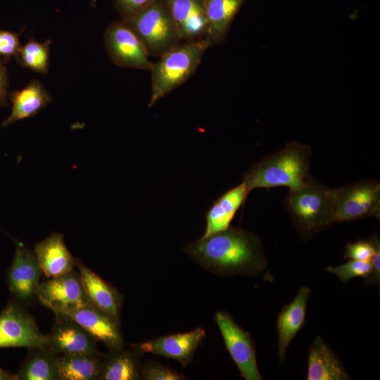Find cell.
Instances as JSON below:
<instances>
[{
    "label": "cell",
    "mask_w": 380,
    "mask_h": 380,
    "mask_svg": "<svg viewBox=\"0 0 380 380\" xmlns=\"http://www.w3.org/2000/svg\"><path fill=\"white\" fill-rule=\"evenodd\" d=\"M184 251L203 269L218 276L257 277L267 267L260 238L239 227L189 243Z\"/></svg>",
    "instance_id": "cell-1"
},
{
    "label": "cell",
    "mask_w": 380,
    "mask_h": 380,
    "mask_svg": "<svg viewBox=\"0 0 380 380\" xmlns=\"http://www.w3.org/2000/svg\"><path fill=\"white\" fill-rule=\"evenodd\" d=\"M310 146L296 141L255 163L243 175L248 192L257 188L277 186L294 189L303 186L310 176Z\"/></svg>",
    "instance_id": "cell-2"
},
{
    "label": "cell",
    "mask_w": 380,
    "mask_h": 380,
    "mask_svg": "<svg viewBox=\"0 0 380 380\" xmlns=\"http://www.w3.org/2000/svg\"><path fill=\"white\" fill-rule=\"evenodd\" d=\"M286 204L295 227L305 239L334 224V205L331 189L311 176L300 187L289 189Z\"/></svg>",
    "instance_id": "cell-3"
},
{
    "label": "cell",
    "mask_w": 380,
    "mask_h": 380,
    "mask_svg": "<svg viewBox=\"0 0 380 380\" xmlns=\"http://www.w3.org/2000/svg\"><path fill=\"white\" fill-rule=\"evenodd\" d=\"M209 48L205 39L184 42L153 63L151 68V108L170 91L185 83L196 72Z\"/></svg>",
    "instance_id": "cell-4"
},
{
    "label": "cell",
    "mask_w": 380,
    "mask_h": 380,
    "mask_svg": "<svg viewBox=\"0 0 380 380\" xmlns=\"http://www.w3.org/2000/svg\"><path fill=\"white\" fill-rule=\"evenodd\" d=\"M149 56L160 58L184 42L165 0H156L127 20Z\"/></svg>",
    "instance_id": "cell-5"
},
{
    "label": "cell",
    "mask_w": 380,
    "mask_h": 380,
    "mask_svg": "<svg viewBox=\"0 0 380 380\" xmlns=\"http://www.w3.org/2000/svg\"><path fill=\"white\" fill-rule=\"evenodd\" d=\"M334 205V224L372 216L379 219L380 183L367 179L331 189Z\"/></svg>",
    "instance_id": "cell-6"
},
{
    "label": "cell",
    "mask_w": 380,
    "mask_h": 380,
    "mask_svg": "<svg viewBox=\"0 0 380 380\" xmlns=\"http://www.w3.org/2000/svg\"><path fill=\"white\" fill-rule=\"evenodd\" d=\"M105 50L110 61L118 66L151 70L153 63L140 38L127 20L109 24L103 34Z\"/></svg>",
    "instance_id": "cell-7"
},
{
    "label": "cell",
    "mask_w": 380,
    "mask_h": 380,
    "mask_svg": "<svg viewBox=\"0 0 380 380\" xmlns=\"http://www.w3.org/2000/svg\"><path fill=\"white\" fill-rule=\"evenodd\" d=\"M48 334H43L34 318L15 298L0 313V348L46 347Z\"/></svg>",
    "instance_id": "cell-8"
},
{
    "label": "cell",
    "mask_w": 380,
    "mask_h": 380,
    "mask_svg": "<svg viewBox=\"0 0 380 380\" xmlns=\"http://www.w3.org/2000/svg\"><path fill=\"white\" fill-rule=\"evenodd\" d=\"M215 320L225 346L241 376L246 380H261L252 336L244 331L227 312L217 311Z\"/></svg>",
    "instance_id": "cell-9"
},
{
    "label": "cell",
    "mask_w": 380,
    "mask_h": 380,
    "mask_svg": "<svg viewBox=\"0 0 380 380\" xmlns=\"http://www.w3.org/2000/svg\"><path fill=\"white\" fill-rule=\"evenodd\" d=\"M42 270L34 252L18 242L7 273L10 292L20 303L29 304L37 297Z\"/></svg>",
    "instance_id": "cell-10"
},
{
    "label": "cell",
    "mask_w": 380,
    "mask_h": 380,
    "mask_svg": "<svg viewBox=\"0 0 380 380\" xmlns=\"http://www.w3.org/2000/svg\"><path fill=\"white\" fill-rule=\"evenodd\" d=\"M37 297L43 305L54 313L89 303L80 274L74 269L40 284Z\"/></svg>",
    "instance_id": "cell-11"
},
{
    "label": "cell",
    "mask_w": 380,
    "mask_h": 380,
    "mask_svg": "<svg viewBox=\"0 0 380 380\" xmlns=\"http://www.w3.org/2000/svg\"><path fill=\"white\" fill-rule=\"evenodd\" d=\"M65 315L85 329L96 341L103 343L108 349L124 348V338L120 319L88 303L79 308L65 309L55 312Z\"/></svg>",
    "instance_id": "cell-12"
},
{
    "label": "cell",
    "mask_w": 380,
    "mask_h": 380,
    "mask_svg": "<svg viewBox=\"0 0 380 380\" xmlns=\"http://www.w3.org/2000/svg\"><path fill=\"white\" fill-rule=\"evenodd\" d=\"M55 322L48 334L47 348L57 355L72 353L98 354L96 339L69 317L55 314Z\"/></svg>",
    "instance_id": "cell-13"
},
{
    "label": "cell",
    "mask_w": 380,
    "mask_h": 380,
    "mask_svg": "<svg viewBox=\"0 0 380 380\" xmlns=\"http://www.w3.org/2000/svg\"><path fill=\"white\" fill-rule=\"evenodd\" d=\"M206 334L205 330L198 327L191 331L158 337L131 346L139 353H148L179 362L185 367Z\"/></svg>",
    "instance_id": "cell-14"
},
{
    "label": "cell",
    "mask_w": 380,
    "mask_h": 380,
    "mask_svg": "<svg viewBox=\"0 0 380 380\" xmlns=\"http://www.w3.org/2000/svg\"><path fill=\"white\" fill-rule=\"evenodd\" d=\"M312 291L302 286L294 299L282 308L277 319L279 358L283 362L286 350L297 333L305 324L306 308Z\"/></svg>",
    "instance_id": "cell-15"
},
{
    "label": "cell",
    "mask_w": 380,
    "mask_h": 380,
    "mask_svg": "<svg viewBox=\"0 0 380 380\" xmlns=\"http://www.w3.org/2000/svg\"><path fill=\"white\" fill-rule=\"evenodd\" d=\"M247 0H203L206 28L203 39L209 47L223 44L231 25Z\"/></svg>",
    "instance_id": "cell-16"
},
{
    "label": "cell",
    "mask_w": 380,
    "mask_h": 380,
    "mask_svg": "<svg viewBox=\"0 0 380 380\" xmlns=\"http://www.w3.org/2000/svg\"><path fill=\"white\" fill-rule=\"evenodd\" d=\"M34 253L46 277H58L74 269L75 258L65 246L63 236L52 233L34 245Z\"/></svg>",
    "instance_id": "cell-17"
},
{
    "label": "cell",
    "mask_w": 380,
    "mask_h": 380,
    "mask_svg": "<svg viewBox=\"0 0 380 380\" xmlns=\"http://www.w3.org/2000/svg\"><path fill=\"white\" fill-rule=\"evenodd\" d=\"M248 194L246 184L242 182L218 197L205 213L206 225L201 237L224 231L231 226L234 215Z\"/></svg>",
    "instance_id": "cell-18"
},
{
    "label": "cell",
    "mask_w": 380,
    "mask_h": 380,
    "mask_svg": "<svg viewBox=\"0 0 380 380\" xmlns=\"http://www.w3.org/2000/svg\"><path fill=\"white\" fill-rule=\"evenodd\" d=\"M184 42L203 39L206 20L203 0H165Z\"/></svg>",
    "instance_id": "cell-19"
},
{
    "label": "cell",
    "mask_w": 380,
    "mask_h": 380,
    "mask_svg": "<svg viewBox=\"0 0 380 380\" xmlns=\"http://www.w3.org/2000/svg\"><path fill=\"white\" fill-rule=\"evenodd\" d=\"M76 267L89 303L120 319L122 295L77 259Z\"/></svg>",
    "instance_id": "cell-20"
},
{
    "label": "cell",
    "mask_w": 380,
    "mask_h": 380,
    "mask_svg": "<svg viewBox=\"0 0 380 380\" xmlns=\"http://www.w3.org/2000/svg\"><path fill=\"white\" fill-rule=\"evenodd\" d=\"M350 375L336 355L320 336L311 344L308 357L307 380H348Z\"/></svg>",
    "instance_id": "cell-21"
},
{
    "label": "cell",
    "mask_w": 380,
    "mask_h": 380,
    "mask_svg": "<svg viewBox=\"0 0 380 380\" xmlns=\"http://www.w3.org/2000/svg\"><path fill=\"white\" fill-rule=\"evenodd\" d=\"M9 98L11 111L1 124L4 127L35 115L51 101L50 94L38 80H33L21 89L12 92Z\"/></svg>",
    "instance_id": "cell-22"
},
{
    "label": "cell",
    "mask_w": 380,
    "mask_h": 380,
    "mask_svg": "<svg viewBox=\"0 0 380 380\" xmlns=\"http://www.w3.org/2000/svg\"><path fill=\"white\" fill-rule=\"evenodd\" d=\"M141 354L132 348L108 349L102 355L100 380L141 379Z\"/></svg>",
    "instance_id": "cell-23"
},
{
    "label": "cell",
    "mask_w": 380,
    "mask_h": 380,
    "mask_svg": "<svg viewBox=\"0 0 380 380\" xmlns=\"http://www.w3.org/2000/svg\"><path fill=\"white\" fill-rule=\"evenodd\" d=\"M103 353H72L57 357L61 380H100Z\"/></svg>",
    "instance_id": "cell-24"
},
{
    "label": "cell",
    "mask_w": 380,
    "mask_h": 380,
    "mask_svg": "<svg viewBox=\"0 0 380 380\" xmlns=\"http://www.w3.org/2000/svg\"><path fill=\"white\" fill-rule=\"evenodd\" d=\"M57 357L47 347L28 349L16 373L18 380H61Z\"/></svg>",
    "instance_id": "cell-25"
},
{
    "label": "cell",
    "mask_w": 380,
    "mask_h": 380,
    "mask_svg": "<svg viewBox=\"0 0 380 380\" xmlns=\"http://www.w3.org/2000/svg\"><path fill=\"white\" fill-rule=\"evenodd\" d=\"M51 43L49 39L39 42L30 38L25 45L20 46L15 58L22 66L40 74H47Z\"/></svg>",
    "instance_id": "cell-26"
},
{
    "label": "cell",
    "mask_w": 380,
    "mask_h": 380,
    "mask_svg": "<svg viewBox=\"0 0 380 380\" xmlns=\"http://www.w3.org/2000/svg\"><path fill=\"white\" fill-rule=\"evenodd\" d=\"M372 269L370 260L350 259L346 263L336 267L328 266L326 271L335 274L342 282L346 283L354 277L366 278Z\"/></svg>",
    "instance_id": "cell-27"
},
{
    "label": "cell",
    "mask_w": 380,
    "mask_h": 380,
    "mask_svg": "<svg viewBox=\"0 0 380 380\" xmlns=\"http://www.w3.org/2000/svg\"><path fill=\"white\" fill-rule=\"evenodd\" d=\"M380 246L379 239L372 235L368 240H359L348 243L345 247L344 258L357 260H370Z\"/></svg>",
    "instance_id": "cell-28"
},
{
    "label": "cell",
    "mask_w": 380,
    "mask_h": 380,
    "mask_svg": "<svg viewBox=\"0 0 380 380\" xmlns=\"http://www.w3.org/2000/svg\"><path fill=\"white\" fill-rule=\"evenodd\" d=\"M141 379L144 380H183L186 378L167 366L148 361L142 365Z\"/></svg>",
    "instance_id": "cell-29"
},
{
    "label": "cell",
    "mask_w": 380,
    "mask_h": 380,
    "mask_svg": "<svg viewBox=\"0 0 380 380\" xmlns=\"http://www.w3.org/2000/svg\"><path fill=\"white\" fill-rule=\"evenodd\" d=\"M156 0H112L121 20H128L151 5Z\"/></svg>",
    "instance_id": "cell-30"
},
{
    "label": "cell",
    "mask_w": 380,
    "mask_h": 380,
    "mask_svg": "<svg viewBox=\"0 0 380 380\" xmlns=\"http://www.w3.org/2000/svg\"><path fill=\"white\" fill-rule=\"evenodd\" d=\"M19 34L8 30H0V58L8 62L16 57L20 47Z\"/></svg>",
    "instance_id": "cell-31"
},
{
    "label": "cell",
    "mask_w": 380,
    "mask_h": 380,
    "mask_svg": "<svg viewBox=\"0 0 380 380\" xmlns=\"http://www.w3.org/2000/svg\"><path fill=\"white\" fill-rule=\"evenodd\" d=\"M372 269L369 275L364 279L365 285L374 284L379 288L380 284V246L375 251L371 259Z\"/></svg>",
    "instance_id": "cell-32"
},
{
    "label": "cell",
    "mask_w": 380,
    "mask_h": 380,
    "mask_svg": "<svg viewBox=\"0 0 380 380\" xmlns=\"http://www.w3.org/2000/svg\"><path fill=\"white\" fill-rule=\"evenodd\" d=\"M9 85L8 71L4 61L0 58V106H6L7 102V91Z\"/></svg>",
    "instance_id": "cell-33"
},
{
    "label": "cell",
    "mask_w": 380,
    "mask_h": 380,
    "mask_svg": "<svg viewBox=\"0 0 380 380\" xmlns=\"http://www.w3.org/2000/svg\"><path fill=\"white\" fill-rule=\"evenodd\" d=\"M0 380H18L17 374L0 368Z\"/></svg>",
    "instance_id": "cell-34"
}]
</instances>
